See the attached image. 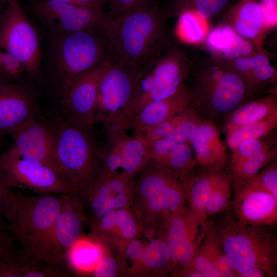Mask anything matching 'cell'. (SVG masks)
Here are the masks:
<instances>
[{"mask_svg": "<svg viewBox=\"0 0 277 277\" xmlns=\"http://www.w3.org/2000/svg\"><path fill=\"white\" fill-rule=\"evenodd\" d=\"M25 70L22 63L15 56L5 51L0 77L8 81L22 82V76Z\"/></svg>", "mask_w": 277, "mask_h": 277, "instance_id": "48", "label": "cell"}, {"mask_svg": "<svg viewBox=\"0 0 277 277\" xmlns=\"http://www.w3.org/2000/svg\"><path fill=\"white\" fill-rule=\"evenodd\" d=\"M186 201L185 179L149 165L135 178L131 208L146 238L159 233L167 221L185 207Z\"/></svg>", "mask_w": 277, "mask_h": 277, "instance_id": "2", "label": "cell"}, {"mask_svg": "<svg viewBox=\"0 0 277 277\" xmlns=\"http://www.w3.org/2000/svg\"><path fill=\"white\" fill-rule=\"evenodd\" d=\"M134 276L160 277L170 275V258L163 235L159 233L149 238Z\"/></svg>", "mask_w": 277, "mask_h": 277, "instance_id": "29", "label": "cell"}, {"mask_svg": "<svg viewBox=\"0 0 277 277\" xmlns=\"http://www.w3.org/2000/svg\"><path fill=\"white\" fill-rule=\"evenodd\" d=\"M8 0H0V9L2 7L6 5Z\"/></svg>", "mask_w": 277, "mask_h": 277, "instance_id": "53", "label": "cell"}, {"mask_svg": "<svg viewBox=\"0 0 277 277\" xmlns=\"http://www.w3.org/2000/svg\"><path fill=\"white\" fill-rule=\"evenodd\" d=\"M274 142L264 136L246 140L240 143L234 149L230 159L231 168L253 156L264 149L272 146Z\"/></svg>", "mask_w": 277, "mask_h": 277, "instance_id": "42", "label": "cell"}, {"mask_svg": "<svg viewBox=\"0 0 277 277\" xmlns=\"http://www.w3.org/2000/svg\"><path fill=\"white\" fill-rule=\"evenodd\" d=\"M107 136V145L100 148L102 171L122 172L135 177L149 165L150 145L145 140L126 131Z\"/></svg>", "mask_w": 277, "mask_h": 277, "instance_id": "16", "label": "cell"}, {"mask_svg": "<svg viewBox=\"0 0 277 277\" xmlns=\"http://www.w3.org/2000/svg\"><path fill=\"white\" fill-rule=\"evenodd\" d=\"M87 224L92 236H107L125 242L144 235L140 221L131 207L111 211Z\"/></svg>", "mask_w": 277, "mask_h": 277, "instance_id": "25", "label": "cell"}, {"mask_svg": "<svg viewBox=\"0 0 277 277\" xmlns=\"http://www.w3.org/2000/svg\"><path fill=\"white\" fill-rule=\"evenodd\" d=\"M34 94L27 85L0 77V137L34 116Z\"/></svg>", "mask_w": 277, "mask_h": 277, "instance_id": "19", "label": "cell"}, {"mask_svg": "<svg viewBox=\"0 0 277 277\" xmlns=\"http://www.w3.org/2000/svg\"><path fill=\"white\" fill-rule=\"evenodd\" d=\"M38 264L30 260L0 263V277H37Z\"/></svg>", "mask_w": 277, "mask_h": 277, "instance_id": "46", "label": "cell"}, {"mask_svg": "<svg viewBox=\"0 0 277 277\" xmlns=\"http://www.w3.org/2000/svg\"><path fill=\"white\" fill-rule=\"evenodd\" d=\"M103 246V256L92 274L95 277L126 276L122 242L107 236H94Z\"/></svg>", "mask_w": 277, "mask_h": 277, "instance_id": "33", "label": "cell"}, {"mask_svg": "<svg viewBox=\"0 0 277 277\" xmlns=\"http://www.w3.org/2000/svg\"><path fill=\"white\" fill-rule=\"evenodd\" d=\"M7 134L11 137V147L17 154L37 161L66 178L57 159L51 126L34 116L10 130Z\"/></svg>", "mask_w": 277, "mask_h": 277, "instance_id": "17", "label": "cell"}, {"mask_svg": "<svg viewBox=\"0 0 277 277\" xmlns=\"http://www.w3.org/2000/svg\"><path fill=\"white\" fill-rule=\"evenodd\" d=\"M63 3L75 6L103 8L105 6L102 0H56Z\"/></svg>", "mask_w": 277, "mask_h": 277, "instance_id": "50", "label": "cell"}, {"mask_svg": "<svg viewBox=\"0 0 277 277\" xmlns=\"http://www.w3.org/2000/svg\"><path fill=\"white\" fill-rule=\"evenodd\" d=\"M275 147H269L231 168L232 179L248 180L257 174L262 169L276 156Z\"/></svg>", "mask_w": 277, "mask_h": 277, "instance_id": "38", "label": "cell"}, {"mask_svg": "<svg viewBox=\"0 0 277 277\" xmlns=\"http://www.w3.org/2000/svg\"><path fill=\"white\" fill-rule=\"evenodd\" d=\"M112 20L103 8L71 6L48 29L50 31L65 32L91 28L104 30Z\"/></svg>", "mask_w": 277, "mask_h": 277, "instance_id": "28", "label": "cell"}, {"mask_svg": "<svg viewBox=\"0 0 277 277\" xmlns=\"http://www.w3.org/2000/svg\"><path fill=\"white\" fill-rule=\"evenodd\" d=\"M187 108L172 117L155 126L133 129V134L145 140L149 145L153 142L165 138L184 118Z\"/></svg>", "mask_w": 277, "mask_h": 277, "instance_id": "40", "label": "cell"}, {"mask_svg": "<svg viewBox=\"0 0 277 277\" xmlns=\"http://www.w3.org/2000/svg\"><path fill=\"white\" fill-rule=\"evenodd\" d=\"M16 206L15 192L7 185L5 177L0 165V219L10 222L14 216Z\"/></svg>", "mask_w": 277, "mask_h": 277, "instance_id": "47", "label": "cell"}, {"mask_svg": "<svg viewBox=\"0 0 277 277\" xmlns=\"http://www.w3.org/2000/svg\"><path fill=\"white\" fill-rule=\"evenodd\" d=\"M5 50L0 47V74L2 70L3 56Z\"/></svg>", "mask_w": 277, "mask_h": 277, "instance_id": "52", "label": "cell"}, {"mask_svg": "<svg viewBox=\"0 0 277 277\" xmlns=\"http://www.w3.org/2000/svg\"><path fill=\"white\" fill-rule=\"evenodd\" d=\"M235 276L238 277H264L270 276L269 272L261 268L254 267L249 269L238 273Z\"/></svg>", "mask_w": 277, "mask_h": 277, "instance_id": "51", "label": "cell"}, {"mask_svg": "<svg viewBox=\"0 0 277 277\" xmlns=\"http://www.w3.org/2000/svg\"><path fill=\"white\" fill-rule=\"evenodd\" d=\"M135 178L125 173L102 171L82 192L86 224L106 213L131 207Z\"/></svg>", "mask_w": 277, "mask_h": 277, "instance_id": "14", "label": "cell"}, {"mask_svg": "<svg viewBox=\"0 0 277 277\" xmlns=\"http://www.w3.org/2000/svg\"><path fill=\"white\" fill-rule=\"evenodd\" d=\"M0 47L22 63L30 79L39 80L42 58L40 38L18 0H8L0 13Z\"/></svg>", "mask_w": 277, "mask_h": 277, "instance_id": "9", "label": "cell"}, {"mask_svg": "<svg viewBox=\"0 0 277 277\" xmlns=\"http://www.w3.org/2000/svg\"><path fill=\"white\" fill-rule=\"evenodd\" d=\"M104 252L102 244L90 235L81 237L70 249L67 268L82 273H92L100 263Z\"/></svg>", "mask_w": 277, "mask_h": 277, "instance_id": "31", "label": "cell"}, {"mask_svg": "<svg viewBox=\"0 0 277 277\" xmlns=\"http://www.w3.org/2000/svg\"><path fill=\"white\" fill-rule=\"evenodd\" d=\"M202 120L192 105L190 106L187 109L184 118L165 138L190 146Z\"/></svg>", "mask_w": 277, "mask_h": 277, "instance_id": "39", "label": "cell"}, {"mask_svg": "<svg viewBox=\"0 0 277 277\" xmlns=\"http://www.w3.org/2000/svg\"><path fill=\"white\" fill-rule=\"evenodd\" d=\"M189 265L193 267L204 277L235 276V272L213 224H210Z\"/></svg>", "mask_w": 277, "mask_h": 277, "instance_id": "23", "label": "cell"}, {"mask_svg": "<svg viewBox=\"0 0 277 277\" xmlns=\"http://www.w3.org/2000/svg\"><path fill=\"white\" fill-rule=\"evenodd\" d=\"M233 186L232 179L223 171L210 194L205 214L206 217L222 212L231 206Z\"/></svg>", "mask_w": 277, "mask_h": 277, "instance_id": "37", "label": "cell"}, {"mask_svg": "<svg viewBox=\"0 0 277 277\" xmlns=\"http://www.w3.org/2000/svg\"><path fill=\"white\" fill-rule=\"evenodd\" d=\"M232 179V215L239 222L250 225H274L277 222V200L269 193L244 181Z\"/></svg>", "mask_w": 277, "mask_h": 277, "instance_id": "18", "label": "cell"}, {"mask_svg": "<svg viewBox=\"0 0 277 277\" xmlns=\"http://www.w3.org/2000/svg\"><path fill=\"white\" fill-rule=\"evenodd\" d=\"M204 43L211 56L221 59L250 57L267 52L259 51L225 23L210 30Z\"/></svg>", "mask_w": 277, "mask_h": 277, "instance_id": "26", "label": "cell"}, {"mask_svg": "<svg viewBox=\"0 0 277 277\" xmlns=\"http://www.w3.org/2000/svg\"><path fill=\"white\" fill-rule=\"evenodd\" d=\"M175 32L179 38L188 44L203 43L210 29L208 20L193 10H185L178 15Z\"/></svg>", "mask_w": 277, "mask_h": 277, "instance_id": "34", "label": "cell"}, {"mask_svg": "<svg viewBox=\"0 0 277 277\" xmlns=\"http://www.w3.org/2000/svg\"><path fill=\"white\" fill-rule=\"evenodd\" d=\"M7 224L6 221L0 219V263L26 260L22 250H17L15 247V241L8 231Z\"/></svg>", "mask_w": 277, "mask_h": 277, "instance_id": "45", "label": "cell"}, {"mask_svg": "<svg viewBox=\"0 0 277 277\" xmlns=\"http://www.w3.org/2000/svg\"><path fill=\"white\" fill-rule=\"evenodd\" d=\"M262 1H266V0H262Z\"/></svg>", "mask_w": 277, "mask_h": 277, "instance_id": "54", "label": "cell"}, {"mask_svg": "<svg viewBox=\"0 0 277 277\" xmlns=\"http://www.w3.org/2000/svg\"><path fill=\"white\" fill-rule=\"evenodd\" d=\"M194 64L184 51L171 46L143 71L137 93L121 112L119 121L126 123L148 104L187 88L185 82Z\"/></svg>", "mask_w": 277, "mask_h": 277, "instance_id": "8", "label": "cell"}, {"mask_svg": "<svg viewBox=\"0 0 277 277\" xmlns=\"http://www.w3.org/2000/svg\"><path fill=\"white\" fill-rule=\"evenodd\" d=\"M192 93L190 89L186 88L170 97L151 102L133 116L118 132L155 126L182 112L192 105Z\"/></svg>", "mask_w": 277, "mask_h": 277, "instance_id": "24", "label": "cell"}, {"mask_svg": "<svg viewBox=\"0 0 277 277\" xmlns=\"http://www.w3.org/2000/svg\"><path fill=\"white\" fill-rule=\"evenodd\" d=\"M251 186L269 193L277 200V165L268 164L253 177L244 181Z\"/></svg>", "mask_w": 277, "mask_h": 277, "instance_id": "43", "label": "cell"}, {"mask_svg": "<svg viewBox=\"0 0 277 277\" xmlns=\"http://www.w3.org/2000/svg\"><path fill=\"white\" fill-rule=\"evenodd\" d=\"M71 6L56 0H38L34 2V14L48 27H50Z\"/></svg>", "mask_w": 277, "mask_h": 277, "instance_id": "41", "label": "cell"}, {"mask_svg": "<svg viewBox=\"0 0 277 277\" xmlns=\"http://www.w3.org/2000/svg\"><path fill=\"white\" fill-rule=\"evenodd\" d=\"M191 74V105L209 120L231 113L253 93L238 73L214 56L194 64Z\"/></svg>", "mask_w": 277, "mask_h": 277, "instance_id": "4", "label": "cell"}, {"mask_svg": "<svg viewBox=\"0 0 277 277\" xmlns=\"http://www.w3.org/2000/svg\"><path fill=\"white\" fill-rule=\"evenodd\" d=\"M50 32L46 65L60 92L73 78L99 65L106 56L108 38L98 28Z\"/></svg>", "mask_w": 277, "mask_h": 277, "instance_id": "3", "label": "cell"}, {"mask_svg": "<svg viewBox=\"0 0 277 277\" xmlns=\"http://www.w3.org/2000/svg\"><path fill=\"white\" fill-rule=\"evenodd\" d=\"M214 226L235 276L254 267L267 270L270 276H275L276 241L265 227L242 223L231 214Z\"/></svg>", "mask_w": 277, "mask_h": 277, "instance_id": "7", "label": "cell"}, {"mask_svg": "<svg viewBox=\"0 0 277 277\" xmlns=\"http://www.w3.org/2000/svg\"><path fill=\"white\" fill-rule=\"evenodd\" d=\"M85 223L86 219L81 194L77 191L68 193L53 225L42 261L67 272L69 252L83 235Z\"/></svg>", "mask_w": 277, "mask_h": 277, "instance_id": "13", "label": "cell"}, {"mask_svg": "<svg viewBox=\"0 0 277 277\" xmlns=\"http://www.w3.org/2000/svg\"><path fill=\"white\" fill-rule=\"evenodd\" d=\"M106 58L91 70L75 77L60 92L66 119L92 129L101 80L109 66Z\"/></svg>", "mask_w": 277, "mask_h": 277, "instance_id": "15", "label": "cell"}, {"mask_svg": "<svg viewBox=\"0 0 277 277\" xmlns=\"http://www.w3.org/2000/svg\"><path fill=\"white\" fill-rule=\"evenodd\" d=\"M275 110L277 97L274 91L264 97L242 104L228 116L224 126L225 133L260 120Z\"/></svg>", "mask_w": 277, "mask_h": 277, "instance_id": "30", "label": "cell"}, {"mask_svg": "<svg viewBox=\"0 0 277 277\" xmlns=\"http://www.w3.org/2000/svg\"><path fill=\"white\" fill-rule=\"evenodd\" d=\"M222 171V169L206 170L194 178L186 179L188 207L204 219L207 220L205 212L210 194Z\"/></svg>", "mask_w": 277, "mask_h": 277, "instance_id": "32", "label": "cell"}, {"mask_svg": "<svg viewBox=\"0 0 277 277\" xmlns=\"http://www.w3.org/2000/svg\"><path fill=\"white\" fill-rule=\"evenodd\" d=\"M271 53L262 52L250 57L221 59L238 73L253 92L276 81V70L270 62Z\"/></svg>", "mask_w": 277, "mask_h": 277, "instance_id": "27", "label": "cell"}, {"mask_svg": "<svg viewBox=\"0 0 277 277\" xmlns=\"http://www.w3.org/2000/svg\"><path fill=\"white\" fill-rule=\"evenodd\" d=\"M142 236L122 243L126 276H134L141 261L146 244V242L141 239Z\"/></svg>", "mask_w": 277, "mask_h": 277, "instance_id": "44", "label": "cell"}, {"mask_svg": "<svg viewBox=\"0 0 277 277\" xmlns=\"http://www.w3.org/2000/svg\"><path fill=\"white\" fill-rule=\"evenodd\" d=\"M159 1L158 0H113L107 11L114 19L117 17L141 7Z\"/></svg>", "mask_w": 277, "mask_h": 277, "instance_id": "49", "label": "cell"}, {"mask_svg": "<svg viewBox=\"0 0 277 277\" xmlns=\"http://www.w3.org/2000/svg\"><path fill=\"white\" fill-rule=\"evenodd\" d=\"M230 0H171L163 9L167 18L176 16L185 10H193L209 19L226 8Z\"/></svg>", "mask_w": 277, "mask_h": 277, "instance_id": "36", "label": "cell"}, {"mask_svg": "<svg viewBox=\"0 0 277 277\" xmlns=\"http://www.w3.org/2000/svg\"><path fill=\"white\" fill-rule=\"evenodd\" d=\"M108 61L110 64L100 84L95 112V124L103 123L107 129L136 94L143 73L125 63Z\"/></svg>", "mask_w": 277, "mask_h": 277, "instance_id": "11", "label": "cell"}, {"mask_svg": "<svg viewBox=\"0 0 277 277\" xmlns=\"http://www.w3.org/2000/svg\"><path fill=\"white\" fill-rule=\"evenodd\" d=\"M276 126L277 110H275L260 120L242 126L226 133L227 144L232 150L246 140L266 136Z\"/></svg>", "mask_w": 277, "mask_h": 277, "instance_id": "35", "label": "cell"}, {"mask_svg": "<svg viewBox=\"0 0 277 277\" xmlns=\"http://www.w3.org/2000/svg\"><path fill=\"white\" fill-rule=\"evenodd\" d=\"M224 19L225 24L259 51H266L263 43L269 27L261 3L256 0H241L229 8Z\"/></svg>", "mask_w": 277, "mask_h": 277, "instance_id": "20", "label": "cell"}, {"mask_svg": "<svg viewBox=\"0 0 277 277\" xmlns=\"http://www.w3.org/2000/svg\"><path fill=\"white\" fill-rule=\"evenodd\" d=\"M210 224L185 207L172 215L159 232L169 250L170 275L179 276L191 263Z\"/></svg>", "mask_w": 277, "mask_h": 277, "instance_id": "12", "label": "cell"}, {"mask_svg": "<svg viewBox=\"0 0 277 277\" xmlns=\"http://www.w3.org/2000/svg\"><path fill=\"white\" fill-rule=\"evenodd\" d=\"M190 146L197 164L209 169H223L228 157L219 129L213 122L203 119Z\"/></svg>", "mask_w": 277, "mask_h": 277, "instance_id": "22", "label": "cell"}, {"mask_svg": "<svg viewBox=\"0 0 277 277\" xmlns=\"http://www.w3.org/2000/svg\"><path fill=\"white\" fill-rule=\"evenodd\" d=\"M7 185L40 194H64L76 191L70 182L47 165L20 156L11 147L0 155Z\"/></svg>", "mask_w": 277, "mask_h": 277, "instance_id": "10", "label": "cell"}, {"mask_svg": "<svg viewBox=\"0 0 277 277\" xmlns=\"http://www.w3.org/2000/svg\"><path fill=\"white\" fill-rule=\"evenodd\" d=\"M51 127L60 164L75 191L82 192L102 172L92 130L65 118H56Z\"/></svg>", "mask_w": 277, "mask_h": 277, "instance_id": "6", "label": "cell"}, {"mask_svg": "<svg viewBox=\"0 0 277 277\" xmlns=\"http://www.w3.org/2000/svg\"><path fill=\"white\" fill-rule=\"evenodd\" d=\"M197 165L190 145L164 138L150 144L149 165L184 179Z\"/></svg>", "mask_w": 277, "mask_h": 277, "instance_id": "21", "label": "cell"}, {"mask_svg": "<svg viewBox=\"0 0 277 277\" xmlns=\"http://www.w3.org/2000/svg\"><path fill=\"white\" fill-rule=\"evenodd\" d=\"M15 194L14 214L7 224V229L21 245L27 260L42 261L53 225L68 193L30 196L15 192Z\"/></svg>", "mask_w": 277, "mask_h": 277, "instance_id": "5", "label": "cell"}, {"mask_svg": "<svg viewBox=\"0 0 277 277\" xmlns=\"http://www.w3.org/2000/svg\"><path fill=\"white\" fill-rule=\"evenodd\" d=\"M167 18L157 1L113 19L103 30L108 38L106 57L143 71L171 46Z\"/></svg>", "mask_w": 277, "mask_h": 277, "instance_id": "1", "label": "cell"}]
</instances>
